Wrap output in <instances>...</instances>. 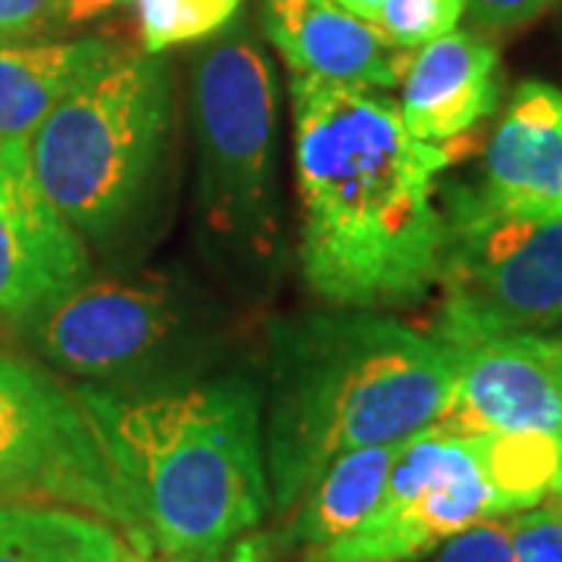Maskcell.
<instances>
[{"label": "cell", "instance_id": "obj_1", "mask_svg": "<svg viewBox=\"0 0 562 562\" xmlns=\"http://www.w3.org/2000/svg\"><path fill=\"white\" fill-rule=\"evenodd\" d=\"M294 166L303 206L301 269L344 310L422 297L441 279V144L406 132L401 106L369 88L291 79Z\"/></svg>", "mask_w": 562, "mask_h": 562}, {"label": "cell", "instance_id": "obj_2", "mask_svg": "<svg viewBox=\"0 0 562 562\" xmlns=\"http://www.w3.org/2000/svg\"><path fill=\"white\" fill-rule=\"evenodd\" d=\"M457 350L375 313H313L269 331L266 475L281 513L341 453L441 422Z\"/></svg>", "mask_w": 562, "mask_h": 562}, {"label": "cell", "instance_id": "obj_3", "mask_svg": "<svg viewBox=\"0 0 562 562\" xmlns=\"http://www.w3.org/2000/svg\"><path fill=\"white\" fill-rule=\"evenodd\" d=\"M147 550L210 562L269 503L260 394L241 375L122 394L79 387Z\"/></svg>", "mask_w": 562, "mask_h": 562}, {"label": "cell", "instance_id": "obj_4", "mask_svg": "<svg viewBox=\"0 0 562 562\" xmlns=\"http://www.w3.org/2000/svg\"><path fill=\"white\" fill-rule=\"evenodd\" d=\"M172 122L160 54L113 50L29 138L32 169L66 222L103 238L138 213Z\"/></svg>", "mask_w": 562, "mask_h": 562}, {"label": "cell", "instance_id": "obj_5", "mask_svg": "<svg viewBox=\"0 0 562 562\" xmlns=\"http://www.w3.org/2000/svg\"><path fill=\"white\" fill-rule=\"evenodd\" d=\"M191 110L206 241L232 269H262L279 247V94L269 57L244 25L198 57Z\"/></svg>", "mask_w": 562, "mask_h": 562}, {"label": "cell", "instance_id": "obj_6", "mask_svg": "<svg viewBox=\"0 0 562 562\" xmlns=\"http://www.w3.org/2000/svg\"><path fill=\"white\" fill-rule=\"evenodd\" d=\"M443 288L435 338L453 350L562 322V210L443 191Z\"/></svg>", "mask_w": 562, "mask_h": 562}, {"label": "cell", "instance_id": "obj_7", "mask_svg": "<svg viewBox=\"0 0 562 562\" xmlns=\"http://www.w3.org/2000/svg\"><path fill=\"white\" fill-rule=\"evenodd\" d=\"M25 331L54 366L122 394L181 387L213 341L206 316L162 279L85 281Z\"/></svg>", "mask_w": 562, "mask_h": 562}, {"label": "cell", "instance_id": "obj_8", "mask_svg": "<svg viewBox=\"0 0 562 562\" xmlns=\"http://www.w3.org/2000/svg\"><path fill=\"white\" fill-rule=\"evenodd\" d=\"M0 503L79 509L122 531L140 557L150 553L79 391H66L41 366L3 350Z\"/></svg>", "mask_w": 562, "mask_h": 562}, {"label": "cell", "instance_id": "obj_9", "mask_svg": "<svg viewBox=\"0 0 562 562\" xmlns=\"http://www.w3.org/2000/svg\"><path fill=\"white\" fill-rule=\"evenodd\" d=\"M491 516L497 494L472 435L441 419L403 443L379 506L306 562H416Z\"/></svg>", "mask_w": 562, "mask_h": 562}, {"label": "cell", "instance_id": "obj_10", "mask_svg": "<svg viewBox=\"0 0 562 562\" xmlns=\"http://www.w3.org/2000/svg\"><path fill=\"white\" fill-rule=\"evenodd\" d=\"M88 279L79 232L35 179L29 138L0 147V319L29 322Z\"/></svg>", "mask_w": 562, "mask_h": 562}, {"label": "cell", "instance_id": "obj_11", "mask_svg": "<svg viewBox=\"0 0 562 562\" xmlns=\"http://www.w3.org/2000/svg\"><path fill=\"white\" fill-rule=\"evenodd\" d=\"M443 419L469 435L562 438V341L519 331L457 350Z\"/></svg>", "mask_w": 562, "mask_h": 562}, {"label": "cell", "instance_id": "obj_12", "mask_svg": "<svg viewBox=\"0 0 562 562\" xmlns=\"http://www.w3.org/2000/svg\"><path fill=\"white\" fill-rule=\"evenodd\" d=\"M262 35L294 76L350 88H397L409 54L384 38L375 22L335 0H262Z\"/></svg>", "mask_w": 562, "mask_h": 562}, {"label": "cell", "instance_id": "obj_13", "mask_svg": "<svg viewBox=\"0 0 562 562\" xmlns=\"http://www.w3.org/2000/svg\"><path fill=\"white\" fill-rule=\"evenodd\" d=\"M501 101L497 47L450 32L419 47L403 72L401 120L413 138L447 144L487 120Z\"/></svg>", "mask_w": 562, "mask_h": 562}, {"label": "cell", "instance_id": "obj_14", "mask_svg": "<svg viewBox=\"0 0 562 562\" xmlns=\"http://www.w3.org/2000/svg\"><path fill=\"white\" fill-rule=\"evenodd\" d=\"M484 194L509 206L562 210V91L522 81L484 154Z\"/></svg>", "mask_w": 562, "mask_h": 562}, {"label": "cell", "instance_id": "obj_15", "mask_svg": "<svg viewBox=\"0 0 562 562\" xmlns=\"http://www.w3.org/2000/svg\"><path fill=\"white\" fill-rule=\"evenodd\" d=\"M113 50L116 44L101 38L0 44V147L32 138L50 110Z\"/></svg>", "mask_w": 562, "mask_h": 562}, {"label": "cell", "instance_id": "obj_16", "mask_svg": "<svg viewBox=\"0 0 562 562\" xmlns=\"http://www.w3.org/2000/svg\"><path fill=\"white\" fill-rule=\"evenodd\" d=\"M403 443H375L341 453L301 497L288 541L316 550L338 541L379 506Z\"/></svg>", "mask_w": 562, "mask_h": 562}, {"label": "cell", "instance_id": "obj_17", "mask_svg": "<svg viewBox=\"0 0 562 562\" xmlns=\"http://www.w3.org/2000/svg\"><path fill=\"white\" fill-rule=\"evenodd\" d=\"M110 522L66 506L0 503V562H138Z\"/></svg>", "mask_w": 562, "mask_h": 562}, {"label": "cell", "instance_id": "obj_18", "mask_svg": "<svg viewBox=\"0 0 562 562\" xmlns=\"http://www.w3.org/2000/svg\"><path fill=\"white\" fill-rule=\"evenodd\" d=\"M497 509H531L562 494V438L553 435H472Z\"/></svg>", "mask_w": 562, "mask_h": 562}, {"label": "cell", "instance_id": "obj_19", "mask_svg": "<svg viewBox=\"0 0 562 562\" xmlns=\"http://www.w3.org/2000/svg\"><path fill=\"white\" fill-rule=\"evenodd\" d=\"M244 0H135L144 54L213 38L228 29Z\"/></svg>", "mask_w": 562, "mask_h": 562}, {"label": "cell", "instance_id": "obj_20", "mask_svg": "<svg viewBox=\"0 0 562 562\" xmlns=\"http://www.w3.org/2000/svg\"><path fill=\"white\" fill-rule=\"evenodd\" d=\"M465 0H387L375 25L397 50H419L431 41L457 32Z\"/></svg>", "mask_w": 562, "mask_h": 562}, {"label": "cell", "instance_id": "obj_21", "mask_svg": "<svg viewBox=\"0 0 562 562\" xmlns=\"http://www.w3.org/2000/svg\"><path fill=\"white\" fill-rule=\"evenodd\" d=\"M516 562H562V509H535L509 522Z\"/></svg>", "mask_w": 562, "mask_h": 562}, {"label": "cell", "instance_id": "obj_22", "mask_svg": "<svg viewBox=\"0 0 562 562\" xmlns=\"http://www.w3.org/2000/svg\"><path fill=\"white\" fill-rule=\"evenodd\" d=\"M438 562H516L509 525L479 522L443 543Z\"/></svg>", "mask_w": 562, "mask_h": 562}, {"label": "cell", "instance_id": "obj_23", "mask_svg": "<svg viewBox=\"0 0 562 562\" xmlns=\"http://www.w3.org/2000/svg\"><path fill=\"white\" fill-rule=\"evenodd\" d=\"M560 0H465V13L482 32H513L541 20Z\"/></svg>", "mask_w": 562, "mask_h": 562}, {"label": "cell", "instance_id": "obj_24", "mask_svg": "<svg viewBox=\"0 0 562 562\" xmlns=\"http://www.w3.org/2000/svg\"><path fill=\"white\" fill-rule=\"evenodd\" d=\"M69 0H0V41L25 38L66 20Z\"/></svg>", "mask_w": 562, "mask_h": 562}, {"label": "cell", "instance_id": "obj_25", "mask_svg": "<svg viewBox=\"0 0 562 562\" xmlns=\"http://www.w3.org/2000/svg\"><path fill=\"white\" fill-rule=\"evenodd\" d=\"M120 0H69L66 3V20L69 22H85L98 13H106L110 7H116Z\"/></svg>", "mask_w": 562, "mask_h": 562}, {"label": "cell", "instance_id": "obj_26", "mask_svg": "<svg viewBox=\"0 0 562 562\" xmlns=\"http://www.w3.org/2000/svg\"><path fill=\"white\" fill-rule=\"evenodd\" d=\"M338 7H344L347 13H353V16H360L366 22H375L382 16V7L387 0H335Z\"/></svg>", "mask_w": 562, "mask_h": 562}]
</instances>
